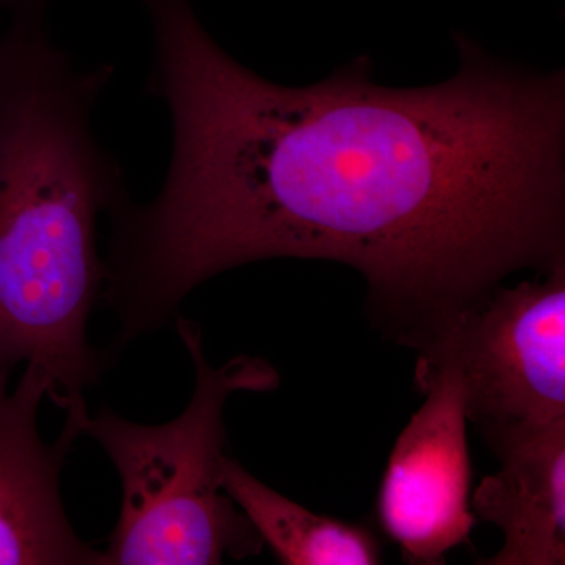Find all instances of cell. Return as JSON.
Returning <instances> with one entry per match:
<instances>
[{"label": "cell", "instance_id": "obj_5", "mask_svg": "<svg viewBox=\"0 0 565 565\" xmlns=\"http://www.w3.org/2000/svg\"><path fill=\"white\" fill-rule=\"evenodd\" d=\"M415 384L424 404L390 455L379 522L405 563L441 565L478 525L470 504L465 388L455 364L433 356H418Z\"/></svg>", "mask_w": 565, "mask_h": 565}, {"label": "cell", "instance_id": "obj_9", "mask_svg": "<svg viewBox=\"0 0 565 565\" xmlns=\"http://www.w3.org/2000/svg\"><path fill=\"white\" fill-rule=\"evenodd\" d=\"M33 6H43V0H0V7H11L14 10Z\"/></svg>", "mask_w": 565, "mask_h": 565}, {"label": "cell", "instance_id": "obj_1", "mask_svg": "<svg viewBox=\"0 0 565 565\" xmlns=\"http://www.w3.org/2000/svg\"><path fill=\"white\" fill-rule=\"evenodd\" d=\"M147 93L166 103L161 191L109 212L102 303L132 343L173 326L214 275L330 259L367 282L371 319L423 352L509 274L565 262L564 71L511 66L457 35L459 71L388 88L356 58L310 87L245 68L189 0H140Z\"/></svg>", "mask_w": 565, "mask_h": 565}, {"label": "cell", "instance_id": "obj_8", "mask_svg": "<svg viewBox=\"0 0 565 565\" xmlns=\"http://www.w3.org/2000/svg\"><path fill=\"white\" fill-rule=\"evenodd\" d=\"M222 487L282 565H375L381 544L366 527L308 511L225 456Z\"/></svg>", "mask_w": 565, "mask_h": 565}, {"label": "cell", "instance_id": "obj_2", "mask_svg": "<svg viewBox=\"0 0 565 565\" xmlns=\"http://www.w3.org/2000/svg\"><path fill=\"white\" fill-rule=\"evenodd\" d=\"M114 74L77 66L41 6L17 10L0 32V377L39 367L46 397L74 423L115 360L87 330L104 288L96 225L129 195L93 129Z\"/></svg>", "mask_w": 565, "mask_h": 565}, {"label": "cell", "instance_id": "obj_6", "mask_svg": "<svg viewBox=\"0 0 565 565\" xmlns=\"http://www.w3.org/2000/svg\"><path fill=\"white\" fill-rule=\"evenodd\" d=\"M47 379L25 364L13 392L0 377V565H106L63 505L61 476L81 430L63 424L54 444L39 430Z\"/></svg>", "mask_w": 565, "mask_h": 565}, {"label": "cell", "instance_id": "obj_4", "mask_svg": "<svg viewBox=\"0 0 565 565\" xmlns=\"http://www.w3.org/2000/svg\"><path fill=\"white\" fill-rule=\"evenodd\" d=\"M418 356L455 364L467 419L493 451L565 419V262L498 286Z\"/></svg>", "mask_w": 565, "mask_h": 565}, {"label": "cell", "instance_id": "obj_3", "mask_svg": "<svg viewBox=\"0 0 565 565\" xmlns=\"http://www.w3.org/2000/svg\"><path fill=\"white\" fill-rule=\"evenodd\" d=\"M173 326L195 371L184 412L159 426L128 422L107 407L81 422L82 435L102 446L121 482L106 565H217L263 553L262 535L222 487L223 411L234 393L274 392L280 375L259 356L214 367L199 323L180 315Z\"/></svg>", "mask_w": 565, "mask_h": 565}, {"label": "cell", "instance_id": "obj_7", "mask_svg": "<svg viewBox=\"0 0 565 565\" xmlns=\"http://www.w3.org/2000/svg\"><path fill=\"white\" fill-rule=\"evenodd\" d=\"M501 470L482 479L470 504L500 527L504 544L482 565L565 564V419L494 451Z\"/></svg>", "mask_w": 565, "mask_h": 565}]
</instances>
